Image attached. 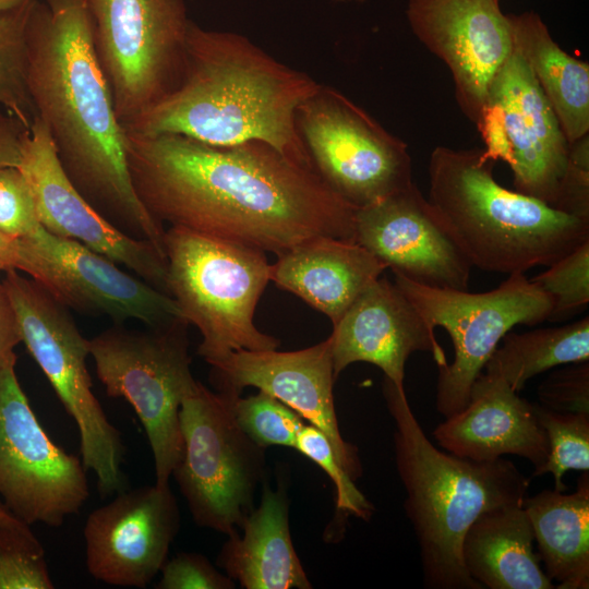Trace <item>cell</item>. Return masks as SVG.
I'll return each instance as SVG.
<instances>
[{"label":"cell","mask_w":589,"mask_h":589,"mask_svg":"<svg viewBox=\"0 0 589 589\" xmlns=\"http://www.w3.org/2000/svg\"><path fill=\"white\" fill-rule=\"evenodd\" d=\"M237 398L196 381L180 407L183 449L171 476L194 522L226 536L240 530L267 473L266 448L236 421Z\"/></svg>","instance_id":"ba28073f"},{"label":"cell","mask_w":589,"mask_h":589,"mask_svg":"<svg viewBox=\"0 0 589 589\" xmlns=\"http://www.w3.org/2000/svg\"><path fill=\"white\" fill-rule=\"evenodd\" d=\"M538 386V404L562 413L589 414V360L567 363Z\"/></svg>","instance_id":"d590c367"},{"label":"cell","mask_w":589,"mask_h":589,"mask_svg":"<svg viewBox=\"0 0 589 589\" xmlns=\"http://www.w3.org/2000/svg\"><path fill=\"white\" fill-rule=\"evenodd\" d=\"M483 148L436 146L429 202L472 267L506 275L549 266L589 241V223L501 185Z\"/></svg>","instance_id":"5b68a950"},{"label":"cell","mask_w":589,"mask_h":589,"mask_svg":"<svg viewBox=\"0 0 589 589\" xmlns=\"http://www.w3.org/2000/svg\"><path fill=\"white\" fill-rule=\"evenodd\" d=\"M217 565L244 589H311L289 528L287 485L263 482L260 505L227 536Z\"/></svg>","instance_id":"cb8c5ba5"},{"label":"cell","mask_w":589,"mask_h":589,"mask_svg":"<svg viewBox=\"0 0 589 589\" xmlns=\"http://www.w3.org/2000/svg\"><path fill=\"white\" fill-rule=\"evenodd\" d=\"M180 526L169 484L122 490L85 521L87 570L108 585L146 588L167 561Z\"/></svg>","instance_id":"2e32d148"},{"label":"cell","mask_w":589,"mask_h":589,"mask_svg":"<svg viewBox=\"0 0 589 589\" xmlns=\"http://www.w3.org/2000/svg\"><path fill=\"white\" fill-rule=\"evenodd\" d=\"M17 245L16 271L68 309L108 316L115 323L136 320L149 327L187 323L169 294L77 241L52 235L41 226L17 240Z\"/></svg>","instance_id":"9a60e30c"},{"label":"cell","mask_w":589,"mask_h":589,"mask_svg":"<svg viewBox=\"0 0 589 589\" xmlns=\"http://www.w3.org/2000/svg\"><path fill=\"white\" fill-rule=\"evenodd\" d=\"M17 168L33 191L47 231L84 244L168 294L166 255L152 243L123 233L92 206L63 170L38 117L28 129Z\"/></svg>","instance_id":"e0dca14e"},{"label":"cell","mask_w":589,"mask_h":589,"mask_svg":"<svg viewBox=\"0 0 589 589\" xmlns=\"http://www.w3.org/2000/svg\"><path fill=\"white\" fill-rule=\"evenodd\" d=\"M28 129L0 106V168L20 165Z\"/></svg>","instance_id":"f35d334b"},{"label":"cell","mask_w":589,"mask_h":589,"mask_svg":"<svg viewBox=\"0 0 589 589\" xmlns=\"http://www.w3.org/2000/svg\"><path fill=\"white\" fill-rule=\"evenodd\" d=\"M432 434L445 452L460 458H525L534 467L533 477L549 455L546 434L532 402L521 398L500 375L484 371L473 382L464 409L445 418Z\"/></svg>","instance_id":"7402d4cb"},{"label":"cell","mask_w":589,"mask_h":589,"mask_svg":"<svg viewBox=\"0 0 589 589\" xmlns=\"http://www.w3.org/2000/svg\"><path fill=\"white\" fill-rule=\"evenodd\" d=\"M184 322L130 329L116 323L88 339L97 377L110 397H122L148 440L155 483L169 484L182 456L179 411L196 380L191 372Z\"/></svg>","instance_id":"9c48e42d"},{"label":"cell","mask_w":589,"mask_h":589,"mask_svg":"<svg viewBox=\"0 0 589 589\" xmlns=\"http://www.w3.org/2000/svg\"><path fill=\"white\" fill-rule=\"evenodd\" d=\"M2 285L14 309L22 341L76 423L82 462L95 473L99 494L109 496L124 490V446L120 432L93 393L86 366L88 339L81 334L69 309L31 277L10 269Z\"/></svg>","instance_id":"52a82bcc"},{"label":"cell","mask_w":589,"mask_h":589,"mask_svg":"<svg viewBox=\"0 0 589 589\" xmlns=\"http://www.w3.org/2000/svg\"><path fill=\"white\" fill-rule=\"evenodd\" d=\"M26 85L67 176L123 233L165 254L166 229L137 197L125 131L95 51L83 0H34L25 31Z\"/></svg>","instance_id":"7a4b0ae2"},{"label":"cell","mask_w":589,"mask_h":589,"mask_svg":"<svg viewBox=\"0 0 589 589\" xmlns=\"http://www.w3.org/2000/svg\"><path fill=\"white\" fill-rule=\"evenodd\" d=\"M387 269L353 240L318 236L277 256L269 280L324 313L333 323Z\"/></svg>","instance_id":"603a6c76"},{"label":"cell","mask_w":589,"mask_h":589,"mask_svg":"<svg viewBox=\"0 0 589 589\" xmlns=\"http://www.w3.org/2000/svg\"><path fill=\"white\" fill-rule=\"evenodd\" d=\"M484 366L519 392L538 374L555 366L589 360V317L557 327L508 332Z\"/></svg>","instance_id":"83f0119b"},{"label":"cell","mask_w":589,"mask_h":589,"mask_svg":"<svg viewBox=\"0 0 589 589\" xmlns=\"http://www.w3.org/2000/svg\"><path fill=\"white\" fill-rule=\"evenodd\" d=\"M40 227L35 197L24 175L17 167L0 168V230L20 240Z\"/></svg>","instance_id":"e575fe53"},{"label":"cell","mask_w":589,"mask_h":589,"mask_svg":"<svg viewBox=\"0 0 589 589\" xmlns=\"http://www.w3.org/2000/svg\"><path fill=\"white\" fill-rule=\"evenodd\" d=\"M546 267L529 279L553 301L548 321L562 322L584 311L589 303V241Z\"/></svg>","instance_id":"1f68e13d"},{"label":"cell","mask_w":589,"mask_h":589,"mask_svg":"<svg viewBox=\"0 0 589 589\" xmlns=\"http://www.w3.org/2000/svg\"><path fill=\"white\" fill-rule=\"evenodd\" d=\"M545 575L558 589L589 588V472L576 490H542L522 502Z\"/></svg>","instance_id":"4316f807"},{"label":"cell","mask_w":589,"mask_h":589,"mask_svg":"<svg viewBox=\"0 0 589 589\" xmlns=\"http://www.w3.org/2000/svg\"><path fill=\"white\" fill-rule=\"evenodd\" d=\"M383 395L395 423V462L406 491L404 508L417 538L424 587L483 589L464 566V536L482 513L522 504L529 478L503 457L474 461L437 449L416 418L405 387L384 378Z\"/></svg>","instance_id":"277c9868"},{"label":"cell","mask_w":589,"mask_h":589,"mask_svg":"<svg viewBox=\"0 0 589 589\" xmlns=\"http://www.w3.org/2000/svg\"><path fill=\"white\" fill-rule=\"evenodd\" d=\"M294 448L315 462L332 479L336 489V515L369 520L374 506L356 486L337 461L326 435L312 424H304L298 436Z\"/></svg>","instance_id":"836d02e7"},{"label":"cell","mask_w":589,"mask_h":589,"mask_svg":"<svg viewBox=\"0 0 589 589\" xmlns=\"http://www.w3.org/2000/svg\"><path fill=\"white\" fill-rule=\"evenodd\" d=\"M29 1L32 0H0V12L16 9Z\"/></svg>","instance_id":"7bdbcfd3"},{"label":"cell","mask_w":589,"mask_h":589,"mask_svg":"<svg viewBox=\"0 0 589 589\" xmlns=\"http://www.w3.org/2000/svg\"><path fill=\"white\" fill-rule=\"evenodd\" d=\"M0 522L7 525H19L23 521L16 518L0 500Z\"/></svg>","instance_id":"b9f144b4"},{"label":"cell","mask_w":589,"mask_h":589,"mask_svg":"<svg viewBox=\"0 0 589 589\" xmlns=\"http://www.w3.org/2000/svg\"><path fill=\"white\" fill-rule=\"evenodd\" d=\"M34 0L0 12V106L29 128L36 116L26 85L25 31Z\"/></svg>","instance_id":"f1b7e54d"},{"label":"cell","mask_w":589,"mask_h":589,"mask_svg":"<svg viewBox=\"0 0 589 589\" xmlns=\"http://www.w3.org/2000/svg\"><path fill=\"white\" fill-rule=\"evenodd\" d=\"M15 362L12 353L0 363V500L28 526L59 527L88 498L86 469L43 429Z\"/></svg>","instance_id":"4fadbf2b"},{"label":"cell","mask_w":589,"mask_h":589,"mask_svg":"<svg viewBox=\"0 0 589 589\" xmlns=\"http://www.w3.org/2000/svg\"><path fill=\"white\" fill-rule=\"evenodd\" d=\"M19 256L17 240L0 230V271H16Z\"/></svg>","instance_id":"60d3db41"},{"label":"cell","mask_w":589,"mask_h":589,"mask_svg":"<svg viewBox=\"0 0 589 589\" xmlns=\"http://www.w3.org/2000/svg\"><path fill=\"white\" fill-rule=\"evenodd\" d=\"M334 377L354 362L371 363L384 378L404 387L405 365L417 351H429L437 365L446 361L432 329L395 283L378 277L333 325L328 337Z\"/></svg>","instance_id":"44dd1931"},{"label":"cell","mask_w":589,"mask_h":589,"mask_svg":"<svg viewBox=\"0 0 589 589\" xmlns=\"http://www.w3.org/2000/svg\"><path fill=\"white\" fill-rule=\"evenodd\" d=\"M522 504L482 513L466 531L461 558L468 575L489 589H554L533 551Z\"/></svg>","instance_id":"d4e9b609"},{"label":"cell","mask_w":589,"mask_h":589,"mask_svg":"<svg viewBox=\"0 0 589 589\" xmlns=\"http://www.w3.org/2000/svg\"><path fill=\"white\" fill-rule=\"evenodd\" d=\"M122 128L172 93L182 77L191 20L185 0H83Z\"/></svg>","instance_id":"30bf717a"},{"label":"cell","mask_w":589,"mask_h":589,"mask_svg":"<svg viewBox=\"0 0 589 589\" xmlns=\"http://www.w3.org/2000/svg\"><path fill=\"white\" fill-rule=\"evenodd\" d=\"M233 414L240 429L257 445L294 448L297 436L305 424L302 417L274 396L260 390L238 397Z\"/></svg>","instance_id":"d6a6232c"},{"label":"cell","mask_w":589,"mask_h":589,"mask_svg":"<svg viewBox=\"0 0 589 589\" xmlns=\"http://www.w3.org/2000/svg\"><path fill=\"white\" fill-rule=\"evenodd\" d=\"M513 48L531 71L572 144L589 133V64L553 39L534 11L506 13Z\"/></svg>","instance_id":"484cf974"},{"label":"cell","mask_w":589,"mask_h":589,"mask_svg":"<svg viewBox=\"0 0 589 589\" xmlns=\"http://www.w3.org/2000/svg\"><path fill=\"white\" fill-rule=\"evenodd\" d=\"M167 291L182 317L200 330L197 353L212 364L238 350H273L276 337L254 325L269 280L262 250L169 227L164 237Z\"/></svg>","instance_id":"8992f818"},{"label":"cell","mask_w":589,"mask_h":589,"mask_svg":"<svg viewBox=\"0 0 589 589\" xmlns=\"http://www.w3.org/2000/svg\"><path fill=\"white\" fill-rule=\"evenodd\" d=\"M296 124L314 170L354 208L413 182L408 145L333 87L321 84L298 108Z\"/></svg>","instance_id":"7c38bea8"},{"label":"cell","mask_w":589,"mask_h":589,"mask_svg":"<svg viewBox=\"0 0 589 589\" xmlns=\"http://www.w3.org/2000/svg\"><path fill=\"white\" fill-rule=\"evenodd\" d=\"M320 86L247 37L191 21L180 83L124 131L178 134L216 146L257 141L313 168L296 115Z\"/></svg>","instance_id":"3957f363"},{"label":"cell","mask_w":589,"mask_h":589,"mask_svg":"<svg viewBox=\"0 0 589 589\" xmlns=\"http://www.w3.org/2000/svg\"><path fill=\"white\" fill-rule=\"evenodd\" d=\"M409 26L448 68L461 112L476 124L489 86L513 52L498 0H408Z\"/></svg>","instance_id":"ac0fdd59"},{"label":"cell","mask_w":589,"mask_h":589,"mask_svg":"<svg viewBox=\"0 0 589 589\" xmlns=\"http://www.w3.org/2000/svg\"><path fill=\"white\" fill-rule=\"evenodd\" d=\"M21 341L14 309L5 288L0 284V363L14 353V347Z\"/></svg>","instance_id":"ab89813d"},{"label":"cell","mask_w":589,"mask_h":589,"mask_svg":"<svg viewBox=\"0 0 589 589\" xmlns=\"http://www.w3.org/2000/svg\"><path fill=\"white\" fill-rule=\"evenodd\" d=\"M394 283L434 329L443 327L454 360L437 365L435 407L447 418L467 405L476 378L503 337L516 325L533 326L551 313L553 301L524 273L507 275L484 292L426 287L393 273Z\"/></svg>","instance_id":"8fae6325"},{"label":"cell","mask_w":589,"mask_h":589,"mask_svg":"<svg viewBox=\"0 0 589 589\" xmlns=\"http://www.w3.org/2000/svg\"><path fill=\"white\" fill-rule=\"evenodd\" d=\"M589 136L570 144L555 208L589 223Z\"/></svg>","instance_id":"74e56055"},{"label":"cell","mask_w":589,"mask_h":589,"mask_svg":"<svg viewBox=\"0 0 589 589\" xmlns=\"http://www.w3.org/2000/svg\"><path fill=\"white\" fill-rule=\"evenodd\" d=\"M31 526L0 522V589H53L44 548Z\"/></svg>","instance_id":"4dcf8cb0"},{"label":"cell","mask_w":589,"mask_h":589,"mask_svg":"<svg viewBox=\"0 0 589 589\" xmlns=\"http://www.w3.org/2000/svg\"><path fill=\"white\" fill-rule=\"evenodd\" d=\"M476 127L485 154L509 166L515 191L554 207L570 143L514 48L489 86Z\"/></svg>","instance_id":"5bb4252c"},{"label":"cell","mask_w":589,"mask_h":589,"mask_svg":"<svg viewBox=\"0 0 589 589\" xmlns=\"http://www.w3.org/2000/svg\"><path fill=\"white\" fill-rule=\"evenodd\" d=\"M209 365L216 392L239 397L252 386L274 396L326 435L353 481L362 476L358 448L344 440L338 425L329 338L296 351L238 350Z\"/></svg>","instance_id":"ffe728a7"},{"label":"cell","mask_w":589,"mask_h":589,"mask_svg":"<svg viewBox=\"0 0 589 589\" xmlns=\"http://www.w3.org/2000/svg\"><path fill=\"white\" fill-rule=\"evenodd\" d=\"M337 2L354 1V2H364L365 0H334Z\"/></svg>","instance_id":"ee69618b"},{"label":"cell","mask_w":589,"mask_h":589,"mask_svg":"<svg viewBox=\"0 0 589 589\" xmlns=\"http://www.w3.org/2000/svg\"><path fill=\"white\" fill-rule=\"evenodd\" d=\"M125 151L134 191L161 225L277 256L318 236L354 241L357 208L268 144L125 131Z\"/></svg>","instance_id":"6da1fadb"},{"label":"cell","mask_w":589,"mask_h":589,"mask_svg":"<svg viewBox=\"0 0 589 589\" xmlns=\"http://www.w3.org/2000/svg\"><path fill=\"white\" fill-rule=\"evenodd\" d=\"M532 407L549 444L548 459L538 477L552 473L554 490L563 492L567 489L562 480L566 471L589 470V414L555 412L538 402Z\"/></svg>","instance_id":"f546056e"},{"label":"cell","mask_w":589,"mask_h":589,"mask_svg":"<svg viewBox=\"0 0 589 589\" xmlns=\"http://www.w3.org/2000/svg\"><path fill=\"white\" fill-rule=\"evenodd\" d=\"M157 589H233L235 581L200 553L181 552L167 558Z\"/></svg>","instance_id":"8d00e7d4"},{"label":"cell","mask_w":589,"mask_h":589,"mask_svg":"<svg viewBox=\"0 0 589 589\" xmlns=\"http://www.w3.org/2000/svg\"><path fill=\"white\" fill-rule=\"evenodd\" d=\"M354 241L392 273L411 281L432 288L468 289L470 262L413 182L357 208Z\"/></svg>","instance_id":"d6986e66"}]
</instances>
